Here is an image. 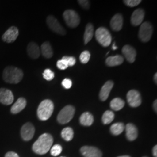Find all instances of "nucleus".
<instances>
[{"label":"nucleus","mask_w":157,"mask_h":157,"mask_svg":"<svg viewBox=\"0 0 157 157\" xmlns=\"http://www.w3.org/2000/svg\"><path fill=\"white\" fill-rule=\"evenodd\" d=\"M53 141V137L50 134L44 133L34 143L32 150L37 154L44 155L50 150Z\"/></svg>","instance_id":"f257e3e1"},{"label":"nucleus","mask_w":157,"mask_h":157,"mask_svg":"<svg viewBox=\"0 0 157 157\" xmlns=\"http://www.w3.org/2000/svg\"><path fill=\"white\" fill-rule=\"evenodd\" d=\"M4 80L8 83L17 84L19 83L23 77L22 71L15 67H7L3 72Z\"/></svg>","instance_id":"f03ea898"},{"label":"nucleus","mask_w":157,"mask_h":157,"mask_svg":"<svg viewBox=\"0 0 157 157\" xmlns=\"http://www.w3.org/2000/svg\"><path fill=\"white\" fill-rule=\"evenodd\" d=\"M54 104L50 100H45L40 104L37 108V116L41 121H47L50 118L54 111Z\"/></svg>","instance_id":"7ed1b4c3"},{"label":"nucleus","mask_w":157,"mask_h":157,"mask_svg":"<svg viewBox=\"0 0 157 157\" xmlns=\"http://www.w3.org/2000/svg\"><path fill=\"white\" fill-rule=\"evenodd\" d=\"M95 38L97 41L103 47H108L112 42V36L108 30L100 27L95 31Z\"/></svg>","instance_id":"20e7f679"},{"label":"nucleus","mask_w":157,"mask_h":157,"mask_svg":"<svg viewBox=\"0 0 157 157\" xmlns=\"http://www.w3.org/2000/svg\"><path fill=\"white\" fill-rule=\"evenodd\" d=\"M75 113V107L72 105H67L64 107L58 113L57 117V121L59 124H67L72 119Z\"/></svg>","instance_id":"39448f33"},{"label":"nucleus","mask_w":157,"mask_h":157,"mask_svg":"<svg viewBox=\"0 0 157 157\" xmlns=\"http://www.w3.org/2000/svg\"><path fill=\"white\" fill-rule=\"evenodd\" d=\"M63 17L67 26L72 28L78 27L80 22L78 13L72 10H68L64 12Z\"/></svg>","instance_id":"423d86ee"},{"label":"nucleus","mask_w":157,"mask_h":157,"mask_svg":"<svg viewBox=\"0 0 157 157\" xmlns=\"http://www.w3.org/2000/svg\"><path fill=\"white\" fill-rule=\"evenodd\" d=\"M153 33V28L151 24L148 22H145L141 25L139 32V37L141 41L146 43L150 41Z\"/></svg>","instance_id":"0eeeda50"},{"label":"nucleus","mask_w":157,"mask_h":157,"mask_svg":"<svg viewBox=\"0 0 157 157\" xmlns=\"http://www.w3.org/2000/svg\"><path fill=\"white\" fill-rule=\"evenodd\" d=\"M47 23L51 30L56 33L64 36L67 32L56 17L53 16H48L47 18Z\"/></svg>","instance_id":"6e6552de"},{"label":"nucleus","mask_w":157,"mask_h":157,"mask_svg":"<svg viewBox=\"0 0 157 157\" xmlns=\"http://www.w3.org/2000/svg\"><path fill=\"white\" fill-rule=\"evenodd\" d=\"M127 100L130 107L136 108L139 107L141 104L140 93L136 90H131L128 91L126 95Z\"/></svg>","instance_id":"1a4fd4ad"},{"label":"nucleus","mask_w":157,"mask_h":157,"mask_svg":"<svg viewBox=\"0 0 157 157\" xmlns=\"http://www.w3.org/2000/svg\"><path fill=\"white\" fill-rule=\"evenodd\" d=\"M34 133L35 128L33 124L30 122L23 124L21 130L22 138L25 141L30 140L33 137Z\"/></svg>","instance_id":"9d476101"},{"label":"nucleus","mask_w":157,"mask_h":157,"mask_svg":"<svg viewBox=\"0 0 157 157\" xmlns=\"http://www.w3.org/2000/svg\"><path fill=\"white\" fill-rule=\"evenodd\" d=\"M14 96L11 91L5 88L0 89V102L4 105H9L12 104Z\"/></svg>","instance_id":"9b49d317"},{"label":"nucleus","mask_w":157,"mask_h":157,"mask_svg":"<svg viewBox=\"0 0 157 157\" xmlns=\"http://www.w3.org/2000/svg\"><path fill=\"white\" fill-rule=\"evenodd\" d=\"M80 152L84 157H102V152L97 147L92 146H83Z\"/></svg>","instance_id":"f8f14e48"},{"label":"nucleus","mask_w":157,"mask_h":157,"mask_svg":"<svg viewBox=\"0 0 157 157\" xmlns=\"http://www.w3.org/2000/svg\"><path fill=\"white\" fill-rule=\"evenodd\" d=\"M19 35V30L15 26H11L2 35V39L4 41L8 43L14 42Z\"/></svg>","instance_id":"ddd939ff"},{"label":"nucleus","mask_w":157,"mask_h":157,"mask_svg":"<svg viewBox=\"0 0 157 157\" xmlns=\"http://www.w3.org/2000/svg\"><path fill=\"white\" fill-rule=\"evenodd\" d=\"M145 12L141 8H138L133 12L132 15L130 22L131 23L135 26H137L141 25L144 18Z\"/></svg>","instance_id":"4468645a"},{"label":"nucleus","mask_w":157,"mask_h":157,"mask_svg":"<svg viewBox=\"0 0 157 157\" xmlns=\"http://www.w3.org/2000/svg\"><path fill=\"white\" fill-rule=\"evenodd\" d=\"M122 54L124 56L130 63L135 62L136 57V51L132 46L129 45H125L122 50Z\"/></svg>","instance_id":"2eb2a0df"},{"label":"nucleus","mask_w":157,"mask_h":157,"mask_svg":"<svg viewBox=\"0 0 157 157\" xmlns=\"http://www.w3.org/2000/svg\"><path fill=\"white\" fill-rule=\"evenodd\" d=\"M113 86V82L111 80L107 81L101 88V91L99 94V97L101 101H106L108 98L110 92Z\"/></svg>","instance_id":"dca6fc26"},{"label":"nucleus","mask_w":157,"mask_h":157,"mask_svg":"<svg viewBox=\"0 0 157 157\" xmlns=\"http://www.w3.org/2000/svg\"><path fill=\"white\" fill-rule=\"evenodd\" d=\"M123 23H124V19L121 13H117L115 15L112 17L110 25L111 28L113 30L118 32L120 31L123 26Z\"/></svg>","instance_id":"f3484780"},{"label":"nucleus","mask_w":157,"mask_h":157,"mask_svg":"<svg viewBox=\"0 0 157 157\" xmlns=\"http://www.w3.org/2000/svg\"><path fill=\"white\" fill-rule=\"evenodd\" d=\"M126 136L129 141L136 140L138 136V130L135 124H127L126 126Z\"/></svg>","instance_id":"a211bd4d"},{"label":"nucleus","mask_w":157,"mask_h":157,"mask_svg":"<svg viewBox=\"0 0 157 157\" xmlns=\"http://www.w3.org/2000/svg\"><path fill=\"white\" fill-rule=\"evenodd\" d=\"M27 51L29 56L33 59L38 58L41 54L39 45L34 42H31L29 44L27 48Z\"/></svg>","instance_id":"6ab92c4d"},{"label":"nucleus","mask_w":157,"mask_h":157,"mask_svg":"<svg viewBox=\"0 0 157 157\" xmlns=\"http://www.w3.org/2000/svg\"><path fill=\"white\" fill-rule=\"evenodd\" d=\"M27 102L25 98L21 97L19 98L17 102L12 106L11 108V112L13 114H17L21 112L23 109L26 106Z\"/></svg>","instance_id":"aec40b11"},{"label":"nucleus","mask_w":157,"mask_h":157,"mask_svg":"<svg viewBox=\"0 0 157 157\" xmlns=\"http://www.w3.org/2000/svg\"><path fill=\"white\" fill-rule=\"evenodd\" d=\"M124 61L123 56L120 55L109 56L106 59V64L108 67H115L121 65Z\"/></svg>","instance_id":"412c9836"},{"label":"nucleus","mask_w":157,"mask_h":157,"mask_svg":"<svg viewBox=\"0 0 157 157\" xmlns=\"http://www.w3.org/2000/svg\"><path fill=\"white\" fill-rule=\"evenodd\" d=\"M94 122V117L90 112H84L80 117V123L85 126H90Z\"/></svg>","instance_id":"4be33fe9"},{"label":"nucleus","mask_w":157,"mask_h":157,"mask_svg":"<svg viewBox=\"0 0 157 157\" xmlns=\"http://www.w3.org/2000/svg\"><path fill=\"white\" fill-rule=\"evenodd\" d=\"M94 35V27L91 23H88L85 29L84 33V43L87 44L92 39Z\"/></svg>","instance_id":"5701e85b"},{"label":"nucleus","mask_w":157,"mask_h":157,"mask_svg":"<svg viewBox=\"0 0 157 157\" xmlns=\"http://www.w3.org/2000/svg\"><path fill=\"white\" fill-rule=\"evenodd\" d=\"M40 51L46 58H51L53 56V50L50 43L45 42L41 46Z\"/></svg>","instance_id":"b1692460"},{"label":"nucleus","mask_w":157,"mask_h":157,"mask_svg":"<svg viewBox=\"0 0 157 157\" xmlns=\"http://www.w3.org/2000/svg\"><path fill=\"white\" fill-rule=\"evenodd\" d=\"M124 101L120 98H115L113 99L110 102V107L111 109L115 111H118L124 108Z\"/></svg>","instance_id":"393cba45"},{"label":"nucleus","mask_w":157,"mask_h":157,"mask_svg":"<svg viewBox=\"0 0 157 157\" xmlns=\"http://www.w3.org/2000/svg\"><path fill=\"white\" fill-rule=\"evenodd\" d=\"M125 129V126L123 123L119 122L113 124L110 128V131L112 135L118 136L121 134Z\"/></svg>","instance_id":"a878e982"},{"label":"nucleus","mask_w":157,"mask_h":157,"mask_svg":"<svg viewBox=\"0 0 157 157\" xmlns=\"http://www.w3.org/2000/svg\"><path fill=\"white\" fill-rule=\"evenodd\" d=\"M61 136L65 140L67 141L72 140L74 136L73 129L69 127L64 128L61 132Z\"/></svg>","instance_id":"bb28decb"},{"label":"nucleus","mask_w":157,"mask_h":157,"mask_svg":"<svg viewBox=\"0 0 157 157\" xmlns=\"http://www.w3.org/2000/svg\"><path fill=\"white\" fill-rule=\"evenodd\" d=\"M115 115L114 113L111 111H106L104 113L102 117V123L105 124H111L114 119Z\"/></svg>","instance_id":"cd10ccee"},{"label":"nucleus","mask_w":157,"mask_h":157,"mask_svg":"<svg viewBox=\"0 0 157 157\" xmlns=\"http://www.w3.org/2000/svg\"><path fill=\"white\" fill-rule=\"evenodd\" d=\"M62 151V147L59 144H56L51 147V154L54 157H56L61 153Z\"/></svg>","instance_id":"c85d7f7f"},{"label":"nucleus","mask_w":157,"mask_h":157,"mask_svg":"<svg viewBox=\"0 0 157 157\" xmlns=\"http://www.w3.org/2000/svg\"><path fill=\"white\" fill-rule=\"evenodd\" d=\"M90 52L88 51H84L82 52L80 56V61L82 63L85 64L87 63L90 60Z\"/></svg>","instance_id":"c756f323"},{"label":"nucleus","mask_w":157,"mask_h":157,"mask_svg":"<svg viewBox=\"0 0 157 157\" xmlns=\"http://www.w3.org/2000/svg\"><path fill=\"white\" fill-rule=\"evenodd\" d=\"M43 78H45L46 80L51 81L54 78L55 75L50 69H46L43 73Z\"/></svg>","instance_id":"7c9ffc66"},{"label":"nucleus","mask_w":157,"mask_h":157,"mask_svg":"<svg viewBox=\"0 0 157 157\" xmlns=\"http://www.w3.org/2000/svg\"><path fill=\"white\" fill-rule=\"evenodd\" d=\"M63 60L67 62L68 67H73L76 63V59L73 56H65L62 58Z\"/></svg>","instance_id":"2f4dec72"},{"label":"nucleus","mask_w":157,"mask_h":157,"mask_svg":"<svg viewBox=\"0 0 157 157\" xmlns=\"http://www.w3.org/2000/svg\"><path fill=\"white\" fill-rule=\"evenodd\" d=\"M141 1L140 0H125L124 1V2L126 6L130 7H134L137 6L140 4Z\"/></svg>","instance_id":"473e14b6"},{"label":"nucleus","mask_w":157,"mask_h":157,"mask_svg":"<svg viewBox=\"0 0 157 157\" xmlns=\"http://www.w3.org/2000/svg\"><path fill=\"white\" fill-rule=\"evenodd\" d=\"M56 66H57V67H58V69H59L61 70H65L68 67V65H67V62H65V61L63 60V59L58 60L57 61Z\"/></svg>","instance_id":"72a5a7b5"},{"label":"nucleus","mask_w":157,"mask_h":157,"mask_svg":"<svg viewBox=\"0 0 157 157\" xmlns=\"http://www.w3.org/2000/svg\"><path fill=\"white\" fill-rule=\"evenodd\" d=\"M62 85L65 89H69L72 86V82L70 78H64L62 82Z\"/></svg>","instance_id":"f704fd0d"},{"label":"nucleus","mask_w":157,"mask_h":157,"mask_svg":"<svg viewBox=\"0 0 157 157\" xmlns=\"http://www.w3.org/2000/svg\"><path fill=\"white\" fill-rule=\"evenodd\" d=\"M79 5L85 10H88L90 8V2L87 0H79L78 1Z\"/></svg>","instance_id":"c9c22d12"},{"label":"nucleus","mask_w":157,"mask_h":157,"mask_svg":"<svg viewBox=\"0 0 157 157\" xmlns=\"http://www.w3.org/2000/svg\"><path fill=\"white\" fill-rule=\"evenodd\" d=\"M5 157H19L16 152L13 151L8 152L5 155Z\"/></svg>","instance_id":"e433bc0d"},{"label":"nucleus","mask_w":157,"mask_h":157,"mask_svg":"<svg viewBox=\"0 0 157 157\" xmlns=\"http://www.w3.org/2000/svg\"><path fill=\"white\" fill-rule=\"evenodd\" d=\"M152 154L154 157H157V146H154L152 149Z\"/></svg>","instance_id":"4c0bfd02"},{"label":"nucleus","mask_w":157,"mask_h":157,"mask_svg":"<svg viewBox=\"0 0 157 157\" xmlns=\"http://www.w3.org/2000/svg\"><path fill=\"white\" fill-rule=\"evenodd\" d=\"M157 100H155L154 101V103H153V108H154V109L155 112H156V113H157Z\"/></svg>","instance_id":"58836bf2"},{"label":"nucleus","mask_w":157,"mask_h":157,"mask_svg":"<svg viewBox=\"0 0 157 157\" xmlns=\"http://www.w3.org/2000/svg\"><path fill=\"white\" fill-rule=\"evenodd\" d=\"M157 73H156L155 74V75H154V82H155V83L157 84Z\"/></svg>","instance_id":"ea45409f"},{"label":"nucleus","mask_w":157,"mask_h":157,"mask_svg":"<svg viewBox=\"0 0 157 157\" xmlns=\"http://www.w3.org/2000/svg\"><path fill=\"white\" fill-rule=\"evenodd\" d=\"M117 48H118V47L115 45V43H114L113 44V45H112V49H113V50H117Z\"/></svg>","instance_id":"a19ab883"},{"label":"nucleus","mask_w":157,"mask_h":157,"mask_svg":"<svg viewBox=\"0 0 157 157\" xmlns=\"http://www.w3.org/2000/svg\"><path fill=\"white\" fill-rule=\"evenodd\" d=\"M130 157L129 155H123V156H120V157Z\"/></svg>","instance_id":"79ce46f5"},{"label":"nucleus","mask_w":157,"mask_h":157,"mask_svg":"<svg viewBox=\"0 0 157 157\" xmlns=\"http://www.w3.org/2000/svg\"></svg>","instance_id":"37998d69"},{"label":"nucleus","mask_w":157,"mask_h":157,"mask_svg":"<svg viewBox=\"0 0 157 157\" xmlns=\"http://www.w3.org/2000/svg\"></svg>","instance_id":"c03bdc74"}]
</instances>
